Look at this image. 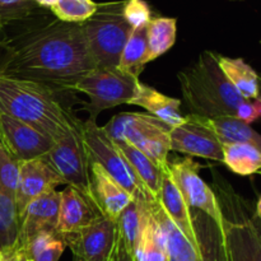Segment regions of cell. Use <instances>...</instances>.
<instances>
[{
    "label": "cell",
    "instance_id": "41",
    "mask_svg": "<svg viewBox=\"0 0 261 261\" xmlns=\"http://www.w3.org/2000/svg\"><path fill=\"white\" fill-rule=\"evenodd\" d=\"M117 254H119V244H117V250H116V254L114 255V257H112L110 261H117Z\"/></svg>",
    "mask_w": 261,
    "mask_h": 261
},
{
    "label": "cell",
    "instance_id": "16",
    "mask_svg": "<svg viewBox=\"0 0 261 261\" xmlns=\"http://www.w3.org/2000/svg\"><path fill=\"white\" fill-rule=\"evenodd\" d=\"M60 208V193L56 190L46 193L35 199L23 213L20 218L19 245L30 241L36 234L42 232H55Z\"/></svg>",
    "mask_w": 261,
    "mask_h": 261
},
{
    "label": "cell",
    "instance_id": "35",
    "mask_svg": "<svg viewBox=\"0 0 261 261\" xmlns=\"http://www.w3.org/2000/svg\"><path fill=\"white\" fill-rule=\"evenodd\" d=\"M236 117L246 124L256 121L261 119V99H251V101H245L237 110Z\"/></svg>",
    "mask_w": 261,
    "mask_h": 261
},
{
    "label": "cell",
    "instance_id": "46",
    "mask_svg": "<svg viewBox=\"0 0 261 261\" xmlns=\"http://www.w3.org/2000/svg\"><path fill=\"white\" fill-rule=\"evenodd\" d=\"M260 43H261V40H260Z\"/></svg>",
    "mask_w": 261,
    "mask_h": 261
},
{
    "label": "cell",
    "instance_id": "14",
    "mask_svg": "<svg viewBox=\"0 0 261 261\" xmlns=\"http://www.w3.org/2000/svg\"><path fill=\"white\" fill-rule=\"evenodd\" d=\"M171 150L188 154L189 157H201L223 162V149L218 138L194 115L189 114L186 121L170 132Z\"/></svg>",
    "mask_w": 261,
    "mask_h": 261
},
{
    "label": "cell",
    "instance_id": "5",
    "mask_svg": "<svg viewBox=\"0 0 261 261\" xmlns=\"http://www.w3.org/2000/svg\"><path fill=\"white\" fill-rule=\"evenodd\" d=\"M102 5V4H101ZM115 4H105L99 10L83 24L87 46L97 68L117 69L122 50L132 33L121 14L122 3L119 8Z\"/></svg>",
    "mask_w": 261,
    "mask_h": 261
},
{
    "label": "cell",
    "instance_id": "47",
    "mask_svg": "<svg viewBox=\"0 0 261 261\" xmlns=\"http://www.w3.org/2000/svg\"><path fill=\"white\" fill-rule=\"evenodd\" d=\"M260 175H261V173H260Z\"/></svg>",
    "mask_w": 261,
    "mask_h": 261
},
{
    "label": "cell",
    "instance_id": "30",
    "mask_svg": "<svg viewBox=\"0 0 261 261\" xmlns=\"http://www.w3.org/2000/svg\"><path fill=\"white\" fill-rule=\"evenodd\" d=\"M65 249V240L55 231L36 234L17 251L24 255L28 261H59Z\"/></svg>",
    "mask_w": 261,
    "mask_h": 261
},
{
    "label": "cell",
    "instance_id": "21",
    "mask_svg": "<svg viewBox=\"0 0 261 261\" xmlns=\"http://www.w3.org/2000/svg\"><path fill=\"white\" fill-rule=\"evenodd\" d=\"M196 120L208 127L214 135L223 143H242L250 144L261 152V135L255 132L249 124L241 121L234 116H222L216 119H206V117L196 116Z\"/></svg>",
    "mask_w": 261,
    "mask_h": 261
},
{
    "label": "cell",
    "instance_id": "32",
    "mask_svg": "<svg viewBox=\"0 0 261 261\" xmlns=\"http://www.w3.org/2000/svg\"><path fill=\"white\" fill-rule=\"evenodd\" d=\"M37 8L35 0H0V30L28 19Z\"/></svg>",
    "mask_w": 261,
    "mask_h": 261
},
{
    "label": "cell",
    "instance_id": "28",
    "mask_svg": "<svg viewBox=\"0 0 261 261\" xmlns=\"http://www.w3.org/2000/svg\"><path fill=\"white\" fill-rule=\"evenodd\" d=\"M147 27L133 30L122 50L119 70L134 79H139L147 63Z\"/></svg>",
    "mask_w": 261,
    "mask_h": 261
},
{
    "label": "cell",
    "instance_id": "17",
    "mask_svg": "<svg viewBox=\"0 0 261 261\" xmlns=\"http://www.w3.org/2000/svg\"><path fill=\"white\" fill-rule=\"evenodd\" d=\"M91 182L99 212L116 223L120 214L134 198L97 163H91Z\"/></svg>",
    "mask_w": 261,
    "mask_h": 261
},
{
    "label": "cell",
    "instance_id": "37",
    "mask_svg": "<svg viewBox=\"0 0 261 261\" xmlns=\"http://www.w3.org/2000/svg\"><path fill=\"white\" fill-rule=\"evenodd\" d=\"M36 4L40 8H51L59 2V0H35Z\"/></svg>",
    "mask_w": 261,
    "mask_h": 261
},
{
    "label": "cell",
    "instance_id": "45",
    "mask_svg": "<svg viewBox=\"0 0 261 261\" xmlns=\"http://www.w3.org/2000/svg\"><path fill=\"white\" fill-rule=\"evenodd\" d=\"M130 261H134V257H133V256H132V260H130Z\"/></svg>",
    "mask_w": 261,
    "mask_h": 261
},
{
    "label": "cell",
    "instance_id": "4",
    "mask_svg": "<svg viewBox=\"0 0 261 261\" xmlns=\"http://www.w3.org/2000/svg\"><path fill=\"white\" fill-rule=\"evenodd\" d=\"M214 193L222 213V239L227 261H261V221L250 201L217 175Z\"/></svg>",
    "mask_w": 261,
    "mask_h": 261
},
{
    "label": "cell",
    "instance_id": "20",
    "mask_svg": "<svg viewBox=\"0 0 261 261\" xmlns=\"http://www.w3.org/2000/svg\"><path fill=\"white\" fill-rule=\"evenodd\" d=\"M129 105L143 107L147 110L148 114L157 117L171 127H176L186 121V116L180 111L181 99L166 96L140 81L137 83L134 96L130 99Z\"/></svg>",
    "mask_w": 261,
    "mask_h": 261
},
{
    "label": "cell",
    "instance_id": "40",
    "mask_svg": "<svg viewBox=\"0 0 261 261\" xmlns=\"http://www.w3.org/2000/svg\"><path fill=\"white\" fill-rule=\"evenodd\" d=\"M14 260H15V252H14V254L5 255V259H4V261H14Z\"/></svg>",
    "mask_w": 261,
    "mask_h": 261
},
{
    "label": "cell",
    "instance_id": "33",
    "mask_svg": "<svg viewBox=\"0 0 261 261\" xmlns=\"http://www.w3.org/2000/svg\"><path fill=\"white\" fill-rule=\"evenodd\" d=\"M18 177H19V163L10 157L9 153L0 143V190L15 196Z\"/></svg>",
    "mask_w": 261,
    "mask_h": 261
},
{
    "label": "cell",
    "instance_id": "23",
    "mask_svg": "<svg viewBox=\"0 0 261 261\" xmlns=\"http://www.w3.org/2000/svg\"><path fill=\"white\" fill-rule=\"evenodd\" d=\"M217 59L226 78L242 98L251 101L259 97L260 75L252 66L241 58H228L217 54Z\"/></svg>",
    "mask_w": 261,
    "mask_h": 261
},
{
    "label": "cell",
    "instance_id": "38",
    "mask_svg": "<svg viewBox=\"0 0 261 261\" xmlns=\"http://www.w3.org/2000/svg\"><path fill=\"white\" fill-rule=\"evenodd\" d=\"M255 214H256L257 218L261 221V195H260V198L257 199L256 206H255Z\"/></svg>",
    "mask_w": 261,
    "mask_h": 261
},
{
    "label": "cell",
    "instance_id": "42",
    "mask_svg": "<svg viewBox=\"0 0 261 261\" xmlns=\"http://www.w3.org/2000/svg\"><path fill=\"white\" fill-rule=\"evenodd\" d=\"M4 259H5V255L0 251V261H4Z\"/></svg>",
    "mask_w": 261,
    "mask_h": 261
},
{
    "label": "cell",
    "instance_id": "24",
    "mask_svg": "<svg viewBox=\"0 0 261 261\" xmlns=\"http://www.w3.org/2000/svg\"><path fill=\"white\" fill-rule=\"evenodd\" d=\"M147 203L148 201L143 199L134 198L132 203L120 214L116 222L120 240L132 256L134 255L145 216H147Z\"/></svg>",
    "mask_w": 261,
    "mask_h": 261
},
{
    "label": "cell",
    "instance_id": "15",
    "mask_svg": "<svg viewBox=\"0 0 261 261\" xmlns=\"http://www.w3.org/2000/svg\"><path fill=\"white\" fill-rule=\"evenodd\" d=\"M102 216L103 214L99 212L96 203L73 186H66L60 191V208L56 231L63 237L81 231Z\"/></svg>",
    "mask_w": 261,
    "mask_h": 261
},
{
    "label": "cell",
    "instance_id": "1",
    "mask_svg": "<svg viewBox=\"0 0 261 261\" xmlns=\"http://www.w3.org/2000/svg\"><path fill=\"white\" fill-rule=\"evenodd\" d=\"M97 68L83 24L59 19L0 38V74L30 79L56 91Z\"/></svg>",
    "mask_w": 261,
    "mask_h": 261
},
{
    "label": "cell",
    "instance_id": "19",
    "mask_svg": "<svg viewBox=\"0 0 261 261\" xmlns=\"http://www.w3.org/2000/svg\"><path fill=\"white\" fill-rule=\"evenodd\" d=\"M158 203L161 204L168 218L176 224V227L191 242H194L196 246L203 250V241L198 234V228H196V223L191 214V208L188 205L184 196L181 195L170 170L166 172L165 178H163L162 189H161L160 196H158Z\"/></svg>",
    "mask_w": 261,
    "mask_h": 261
},
{
    "label": "cell",
    "instance_id": "22",
    "mask_svg": "<svg viewBox=\"0 0 261 261\" xmlns=\"http://www.w3.org/2000/svg\"><path fill=\"white\" fill-rule=\"evenodd\" d=\"M115 144L117 145L120 152L126 158L129 165L134 170L137 177L143 184L148 194L152 196L153 200H158L161 189H162L163 178H165L166 172L168 170L163 171L150 158H148L144 153L140 152L139 149H137L133 145L127 144V143L115 142Z\"/></svg>",
    "mask_w": 261,
    "mask_h": 261
},
{
    "label": "cell",
    "instance_id": "11",
    "mask_svg": "<svg viewBox=\"0 0 261 261\" xmlns=\"http://www.w3.org/2000/svg\"><path fill=\"white\" fill-rule=\"evenodd\" d=\"M0 143L18 163L43 157L54 145L50 137L4 112H0Z\"/></svg>",
    "mask_w": 261,
    "mask_h": 261
},
{
    "label": "cell",
    "instance_id": "31",
    "mask_svg": "<svg viewBox=\"0 0 261 261\" xmlns=\"http://www.w3.org/2000/svg\"><path fill=\"white\" fill-rule=\"evenodd\" d=\"M99 8L101 4L93 0H59L50 9L60 22L82 24L91 19Z\"/></svg>",
    "mask_w": 261,
    "mask_h": 261
},
{
    "label": "cell",
    "instance_id": "39",
    "mask_svg": "<svg viewBox=\"0 0 261 261\" xmlns=\"http://www.w3.org/2000/svg\"><path fill=\"white\" fill-rule=\"evenodd\" d=\"M14 261H28L27 257L23 254H20L19 251H15V260Z\"/></svg>",
    "mask_w": 261,
    "mask_h": 261
},
{
    "label": "cell",
    "instance_id": "26",
    "mask_svg": "<svg viewBox=\"0 0 261 261\" xmlns=\"http://www.w3.org/2000/svg\"><path fill=\"white\" fill-rule=\"evenodd\" d=\"M223 165L240 176L261 173V152L250 144L223 143Z\"/></svg>",
    "mask_w": 261,
    "mask_h": 261
},
{
    "label": "cell",
    "instance_id": "9",
    "mask_svg": "<svg viewBox=\"0 0 261 261\" xmlns=\"http://www.w3.org/2000/svg\"><path fill=\"white\" fill-rule=\"evenodd\" d=\"M201 166L191 157L170 162V171L181 195L191 209L203 212L221 231L222 213L213 189L200 177Z\"/></svg>",
    "mask_w": 261,
    "mask_h": 261
},
{
    "label": "cell",
    "instance_id": "34",
    "mask_svg": "<svg viewBox=\"0 0 261 261\" xmlns=\"http://www.w3.org/2000/svg\"><path fill=\"white\" fill-rule=\"evenodd\" d=\"M121 14L132 30L147 27L152 19V12L144 0H125L122 2Z\"/></svg>",
    "mask_w": 261,
    "mask_h": 261
},
{
    "label": "cell",
    "instance_id": "2",
    "mask_svg": "<svg viewBox=\"0 0 261 261\" xmlns=\"http://www.w3.org/2000/svg\"><path fill=\"white\" fill-rule=\"evenodd\" d=\"M56 92L41 82L0 74V112L31 125L56 142L81 122L64 107Z\"/></svg>",
    "mask_w": 261,
    "mask_h": 261
},
{
    "label": "cell",
    "instance_id": "43",
    "mask_svg": "<svg viewBox=\"0 0 261 261\" xmlns=\"http://www.w3.org/2000/svg\"><path fill=\"white\" fill-rule=\"evenodd\" d=\"M257 98L261 99V92H259V97H257Z\"/></svg>",
    "mask_w": 261,
    "mask_h": 261
},
{
    "label": "cell",
    "instance_id": "6",
    "mask_svg": "<svg viewBox=\"0 0 261 261\" xmlns=\"http://www.w3.org/2000/svg\"><path fill=\"white\" fill-rule=\"evenodd\" d=\"M139 79L121 73L119 69L94 68L63 87V91L79 92L89 98L86 105L89 120L96 121L102 111L127 103L133 98Z\"/></svg>",
    "mask_w": 261,
    "mask_h": 261
},
{
    "label": "cell",
    "instance_id": "25",
    "mask_svg": "<svg viewBox=\"0 0 261 261\" xmlns=\"http://www.w3.org/2000/svg\"><path fill=\"white\" fill-rule=\"evenodd\" d=\"M20 218L14 196L0 190V251L14 254L19 245Z\"/></svg>",
    "mask_w": 261,
    "mask_h": 261
},
{
    "label": "cell",
    "instance_id": "36",
    "mask_svg": "<svg viewBox=\"0 0 261 261\" xmlns=\"http://www.w3.org/2000/svg\"><path fill=\"white\" fill-rule=\"evenodd\" d=\"M132 260V255L126 251V249L122 245L121 240L119 237V254H117V261H130Z\"/></svg>",
    "mask_w": 261,
    "mask_h": 261
},
{
    "label": "cell",
    "instance_id": "29",
    "mask_svg": "<svg viewBox=\"0 0 261 261\" xmlns=\"http://www.w3.org/2000/svg\"><path fill=\"white\" fill-rule=\"evenodd\" d=\"M133 257L134 261H168L163 236L158 224L150 216L148 203L147 216Z\"/></svg>",
    "mask_w": 261,
    "mask_h": 261
},
{
    "label": "cell",
    "instance_id": "13",
    "mask_svg": "<svg viewBox=\"0 0 261 261\" xmlns=\"http://www.w3.org/2000/svg\"><path fill=\"white\" fill-rule=\"evenodd\" d=\"M103 129L115 142H125L140 150L150 140L170 134L172 127L149 114L121 112L115 115Z\"/></svg>",
    "mask_w": 261,
    "mask_h": 261
},
{
    "label": "cell",
    "instance_id": "3",
    "mask_svg": "<svg viewBox=\"0 0 261 261\" xmlns=\"http://www.w3.org/2000/svg\"><path fill=\"white\" fill-rule=\"evenodd\" d=\"M177 76L182 99L191 115L206 119L236 117L239 107L246 101L226 78L213 51L201 53L196 63Z\"/></svg>",
    "mask_w": 261,
    "mask_h": 261
},
{
    "label": "cell",
    "instance_id": "27",
    "mask_svg": "<svg viewBox=\"0 0 261 261\" xmlns=\"http://www.w3.org/2000/svg\"><path fill=\"white\" fill-rule=\"evenodd\" d=\"M177 20L176 18H152L147 25V63L155 60L167 53L176 42Z\"/></svg>",
    "mask_w": 261,
    "mask_h": 261
},
{
    "label": "cell",
    "instance_id": "8",
    "mask_svg": "<svg viewBox=\"0 0 261 261\" xmlns=\"http://www.w3.org/2000/svg\"><path fill=\"white\" fill-rule=\"evenodd\" d=\"M46 157L66 186H73L94 201L91 182V161L82 137V121L75 129L54 142Z\"/></svg>",
    "mask_w": 261,
    "mask_h": 261
},
{
    "label": "cell",
    "instance_id": "7",
    "mask_svg": "<svg viewBox=\"0 0 261 261\" xmlns=\"http://www.w3.org/2000/svg\"><path fill=\"white\" fill-rule=\"evenodd\" d=\"M82 137L91 163L101 166L133 198L153 200L114 140L94 120L82 122Z\"/></svg>",
    "mask_w": 261,
    "mask_h": 261
},
{
    "label": "cell",
    "instance_id": "12",
    "mask_svg": "<svg viewBox=\"0 0 261 261\" xmlns=\"http://www.w3.org/2000/svg\"><path fill=\"white\" fill-rule=\"evenodd\" d=\"M59 185H65V182L51 166L46 155L20 162L19 177L14 196L19 218H22L27 206L35 199L56 190Z\"/></svg>",
    "mask_w": 261,
    "mask_h": 261
},
{
    "label": "cell",
    "instance_id": "18",
    "mask_svg": "<svg viewBox=\"0 0 261 261\" xmlns=\"http://www.w3.org/2000/svg\"><path fill=\"white\" fill-rule=\"evenodd\" d=\"M148 209L161 229L168 261H205L203 250L176 227L158 200L148 201Z\"/></svg>",
    "mask_w": 261,
    "mask_h": 261
},
{
    "label": "cell",
    "instance_id": "10",
    "mask_svg": "<svg viewBox=\"0 0 261 261\" xmlns=\"http://www.w3.org/2000/svg\"><path fill=\"white\" fill-rule=\"evenodd\" d=\"M64 240L74 261H110L116 254L119 233L116 223L102 216L81 231L64 236Z\"/></svg>",
    "mask_w": 261,
    "mask_h": 261
},
{
    "label": "cell",
    "instance_id": "44",
    "mask_svg": "<svg viewBox=\"0 0 261 261\" xmlns=\"http://www.w3.org/2000/svg\"><path fill=\"white\" fill-rule=\"evenodd\" d=\"M231 2H241V0H231Z\"/></svg>",
    "mask_w": 261,
    "mask_h": 261
}]
</instances>
